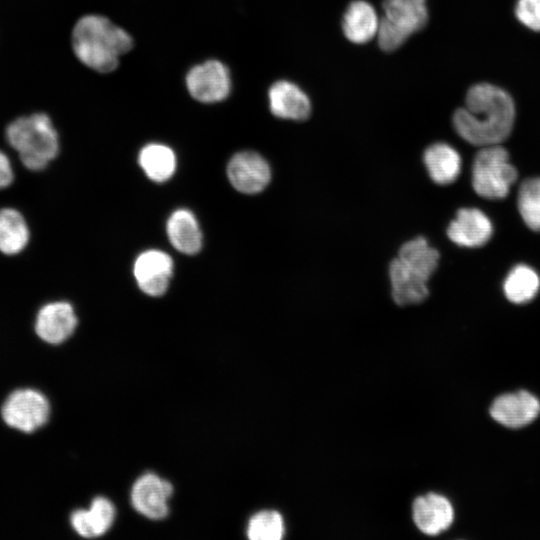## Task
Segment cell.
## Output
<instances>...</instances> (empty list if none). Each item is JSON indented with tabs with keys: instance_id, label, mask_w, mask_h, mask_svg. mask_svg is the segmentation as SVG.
<instances>
[{
	"instance_id": "1",
	"label": "cell",
	"mask_w": 540,
	"mask_h": 540,
	"mask_svg": "<svg viewBox=\"0 0 540 540\" xmlns=\"http://www.w3.org/2000/svg\"><path fill=\"white\" fill-rule=\"evenodd\" d=\"M515 120L513 97L504 88L490 82L470 86L464 105L452 116L458 136L478 148L502 144L512 133Z\"/></svg>"
},
{
	"instance_id": "2",
	"label": "cell",
	"mask_w": 540,
	"mask_h": 540,
	"mask_svg": "<svg viewBox=\"0 0 540 540\" xmlns=\"http://www.w3.org/2000/svg\"><path fill=\"white\" fill-rule=\"evenodd\" d=\"M76 57L88 68L100 73L114 71L120 57L133 47L131 35L108 18L88 14L81 17L72 31Z\"/></svg>"
},
{
	"instance_id": "3",
	"label": "cell",
	"mask_w": 540,
	"mask_h": 540,
	"mask_svg": "<svg viewBox=\"0 0 540 540\" xmlns=\"http://www.w3.org/2000/svg\"><path fill=\"white\" fill-rule=\"evenodd\" d=\"M6 138L23 165L32 171L44 169L59 152L57 131L44 113L17 118L8 125Z\"/></svg>"
},
{
	"instance_id": "4",
	"label": "cell",
	"mask_w": 540,
	"mask_h": 540,
	"mask_svg": "<svg viewBox=\"0 0 540 540\" xmlns=\"http://www.w3.org/2000/svg\"><path fill=\"white\" fill-rule=\"evenodd\" d=\"M518 179V171L502 144L479 147L471 168L474 192L483 199L502 200Z\"/></svg>"
},
{
	"instance_id": "5",
	"label": "cell",
	"mask_w": 540,
	"mask_h": 540,
	"mask_svg": "<svg viewBox=\"0 0 540 540\" xmlns=\"http://www.w3.org/2000/svg\"><path fill=\"white\" fill-rule=\"evenodd\" d=\"M1 412L8 426L31 433L47 422L50 405L42 393L33 389H19L9 395Z\"/></svg>"
},
{
	"instance_id": "6",
	"label": "cell",
	"mask_w": 540,
	"mask_h": 540,
	"mask_svg": "<svg viewBox=\"0 0 540 540\" xmlns=\"http://www.w3.org/2000/svg\"><path fill=\"white\" fill-rule=\"evenodd\" d=\"M185 84L192 98L206 104L225 100L232 86L228 67L216 59L193 66L185 77Z\"/></svg>"
},
{
	"instance_id": "7",
	"label": "cell",
	"mask_w": 540,
	"mask_h": 540,
	"mask_svg": "<svg viewBox=\"0 0 540 540\" xmlns=\"http://www.w3.org/2000/svg\"><path fill=\"white\" fill-rule=\"evenodd\" d=\"M489 415L505 428L521 429L540 415V399L525 389L503 393L492 401Z\"/></svg>"
},
{
	"instance_id": "8",
	"label": "cell",
	"mask_w": 540,
	"mask_h": 540,
	"mask_svg": "<svg viewBox=\"0 0 540 540\" xmlns=\"http://www.w3.org/2000/svg\"><path fill=\"white\" fill-rule=\"evenodd\" d=\"M494 226L489 216L479 208H460L447 227L448 238L457 246L479 248L493 236Z\"/></svg>"
},
{
	"instance_id": "9",
	"label": "cell",
	"mask_w": 540,
	"mask_h": 540,
	"mask_svg": "<svg viewBox=\"0 0 540 540\" xmlns=\"http://www.w3.org/2000/svg\"><path fill=\"white\" fill-rule=\"evenodd\" d=\"M227 176L232 186L245 194L261 192L271 179L267 161L253 151L236 153L227 166Z\"/></svg>"
},
{
	"instance_id": "10",
	"label": "cell",
	"mask_w": 540,
	"mask_h": 540,
	"mask_svg": "<svg viewBox=\"0 0 540 540\" xmlns=\"http://www.w3.org/2000/svg\"><path fill=\"white\" fill-rule=\"evenodd\" d=\"M173 492L170 482L153 473L142 475L131 491L133 507L147 518L158 520L168 514V500Z\"/></svg>"
},
{
	"instance_id": "11",
	"label": "cell",
	"mask_w": 540,
	"mask_h": 540,
	"mask_svg": "<svg viewBox=\"0 0 540 540\" xmlns=\"http://www.w3.org/2000/svg\"><path fill=\"white\" fill-rule=\"evenodd\" d=\"M134 277L139 288L149 296L163 295L173 274L171 257L160 250L142 252L134 263Z\"/></svg>"
},
{
	"instance_id": "12",
	"label": "cell",
	"mask_w": 540,
	"mask_h": 540,
	"mask_svg": "<svg viewBox=\"0 0 540 540\" xmlns=\"http://www.w3.org/2000/svg\"><path fill=\"white\" fill-rule=\"evenodd\" d=\"M413 520L424 534L435 536L450 528L455 513L452 503L444 495L427 493L413 502Z\"/></svg>"
},
{
	"instance_id": "13",
	"label": "cell",
	"mask_w": 540,
	"mask_h": 540,
	"mask_svg": "<svg viewBox=\"0 0 540 540\" xmlns=\"http://www.w3.org/2000/svg\"><path fill=\"white\" fill-rule=\"evenodd\" d=\"M77 325L73 307L64 301H57L43 306L36 318L35 330L45 342L59 344L68 339Z\"/></svg>"
},
{
	"instance_id": "14",
	"label": "cell",
	"mask_w": 540,
	"mask_h": 540,
	"mask_svg": "<svg viewBox=\"0 0 540 540\" xmlns=\"http://www.w3.org/2000/svg\"><path fill=\"white\" fill-rule=\"evenodd\" d=\"M269 108L278 118L301 121L309 117L311 102L308 95L295 83L279 80L268 91Z\"/></svg>"
},
{
	"instance_id": "15",
	"label": "cell",
	"mask_w": 540,
	"mask_h": 540,
	"mask_svg": "<svg viewBox=\"0 0 540 540\" xmlns=\"http://www.w3.org/2000/svg\"><path fill=\"white\" fill-rule=\"evenodd\" d=\"M380 20L375 8L367 1L351 2L342 19L345 37L354 44H365L376 37Z\"/></svg>"
},
{
	"instance_id": "16",
	"label": "cell",
	"mask_w": 540,
	"mask_h": 540,
	"mask_svg": "<svg viewBox=\"0 0 540 540\" xmlns=\"http://www.w3.org/2000/svg\"><path fill=\"white\" fill-rule=\"evenodd\" d=\"M423 160L430 178L436 184H451L461 173V155L448 143L436 142L428 146L423 154Z\"/></svg>"
},
{
	"instance_id": "17",
	"label": "cell",
	"mask_w": 540,
	"mask_h": 540,
	"mask_svg": "<svg viewBox=\"0 0 540 540\" xmlns=\"http://www.w3.org/2000/svg\"><path fill=\"white\" fill-rule=\"evenodd\" d=\"M389 275L392 297L398 305L417 304L428 297V280L413 272L398 258L390 263Z\"/></svg>"
},
{
	"instance_id": "18",
	"label": "cell",
	"mask_w": 540,
	"mask_h": 540,
	"mask_svg": "<svg viewBox=\"0 0 540 540\" xmlns=\"http://www.w3.org/2000/svg\"><path fill=\"white\" fill-rule=\"evenodd\" d=\"M115 519V507L104 497L95 498L88 510L79 509L72 513L70 521L74 530L86 538L101 536L111 527Z\"/></svg>"
},
{
	"instance_id": "19",
	"label": "cell",
	"mask_w": 540,
	"mask_h": 540,
	"mask_svg": "<svg viewBox=\"0 0 540 540\" xmlns=\"http://www.w3.org/2000/svg\"><path fill=\"white\" fill-rule=\"evenodd\" d=\"M382 7L383 18L409 37L428 22L426 0H384Z\"/></svg>"
},
{
	"instance_id": "20",
	"label": "cell",
	"mask_w": 540,
	"mask_h": 540,
	"mask_svg": "<svg viewBox=\"0 0 540 540\" xmlns=\"http://www.w3.org/2000/svg\"><path fill=\"white\" fill-rule=\"evenodd\" d=\"M166 231L171 244L184 254H196L202 246V233L194 214L178 209L168 218Z\"/></svg>"
},
{
	"instance_id": "21",
	"label": "cell",
	"mask_w": 540,
	"mask_h": 540,
	"mask_svg": "<svg viewBox=\"0 0 540 540\" xmlns=\"http://www.w3.org/2000/svg\"><path fill=\"white\" fill-rule=\"evenodd\" d=\"M502 289L509 302L515 305L529 303L540 291V275L528 264H516L505 276Z\"/></svg>"
},
{
	"instance_id": "22",
	"label": "cell",
	"mask_w": 540,
	"mask_h": 540,
	"mask_svg": "<svg viewBox=\"0 0 540 540\" xmlns=\"http://www.w3.org/2000/svg\"><path fill=\"white\" fill-rule=\"evenodd\" d=\"M138 162L148 178L164 182L172 177L176 169L174 151L161 143H149L139 152Z\"/></svg>"
},
{
	"instance_id": "23",
	"label": "cell",
	"mask_w": 540,
	"mask_h": 540,
	"mask_svg": "<svg viewBox=\"0 0 540 540\" xmlns=\"http://www.w3.org/2000/svg\"><path fill=\"white\" fill-rule=\"evenodd\" d=\"M439 257V252L421 236L403 244L398 255L402 263L426 280L436 270Z\"/></svg>"
},
{
	"instance_id": "24",
	"label": "cell",
	"mask_w": 540,
	"mask_h": 540,
	"mask_svg": "<svg viewBox=\"0 0 540 540\" xmlns=\"http://www.w3.org/2000/svg\"><path fill=\"white\" fill-rule=\"evenodd\" d=\"M29 240V229L20 212L12 208L0 210V251L13 255L21 252Z\"/></svg>"
},
{
	"instance_id": "25",
	"label": "cell",
	"mask_w": 540,
	"mask_h": 540,
	"mask_svg": "<svg viewBox=\"0 0 540 540\" xmlns=\"http://www.w3.org/2000/svg\"><path fill=\"white\" fill-rule=\"evenodd\" d=\"M517 209L524 224L540 232V176L524 179L518 188Z\"/></svg>"
},
{
	"instance_id": "26",
	"label": "cell",
	"mask_w": 540,
	"mask_h": 540,
	"mask_svg": "<svg viewBox=\"0 0 540 540\" xmlns=\"http://www.w3.org/2000/svg\"><path fill=\"white\" fill-rule=\"evenodd\" d=\"M285 532L281 514L264 510L253 515L248 523L247 535L251 540H280Z\"/></svg>"
},
{
	"instance_id": "27",
	"label": "cell",
	"mask_w": 540,
	"mask_h": 540,
	"mask_svg": "<svg viewBox=\"0 0 540 540\" xmlns=\"http://www.w3.org/2000/svg\"><path fill=\"white\" fill-rule=\"evenodd\" d=\"M514 15L525 28L540 32V0H516Z\"/></svg>"
},
{
	"instance_id": "28",
	"label": "cell",
	"mask_w": 540,
	"mask_h": 540,
	"mask_svg": "<svg viewBox=\"0 0 540 540\" xmlns=\"http://www.w3.org/2000/svg\"><path fill=\"white\" fill-rule=\"evenodd\" d=\"M377 41L379 47L385 52H392L402 46L409 38L385 18L380 20Z\"/></svg>"
},
{
	"instance_id": "29",
	"label": "cell",
	"mask_w": 540,
	"mask_h": 540,
	"mask_svg": "<svg viewBox=\"0 0 540 540\" xmlns=\"http://www.w3.org/2000/svg\"><path fill=\"white\" fill-rule=\"evenodd\" d=\"M13 181V170L8 157L0 151V189L5 188Z\"/></svg>"
}]
</instances>
